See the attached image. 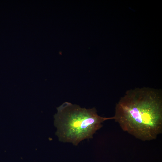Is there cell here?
Listing matches in <instances>:
<instances>
[{
	"label": "cell",
	"mask_w": 162,
	"mask_h": 162,
	"mask_svg": "<svg viewBox=\"0 0 162 162\" xmlns=\"http://www.w3.org/2000/svg\"><path fill=\"white\" fill-rule=\"evenodd\" d=\"M114 120L122 129L143 141L156 139L162 132V96L151 88L127 91L116 104Z\"/></svg>",
	"instance_id": "1"
},
{
	"label": "cell",
	"mask_w": 162,
	"mask_h": 162,
	"mask_svg": "<svg viewBox=\"0 0 162 162\" xmlns=\"http://www.w3.org/2000/svg\"><path fill=\"white\" fill-rule=\"evenodd\" d=\"M55 116L56 134L60 141L77 146L82 140L93 138L94 134L102 126V123L114 117L99 116L95 108L87 109L65 102L57 108Z\"/></svg>",
	"instance_id": "2"
}]
</instances>
